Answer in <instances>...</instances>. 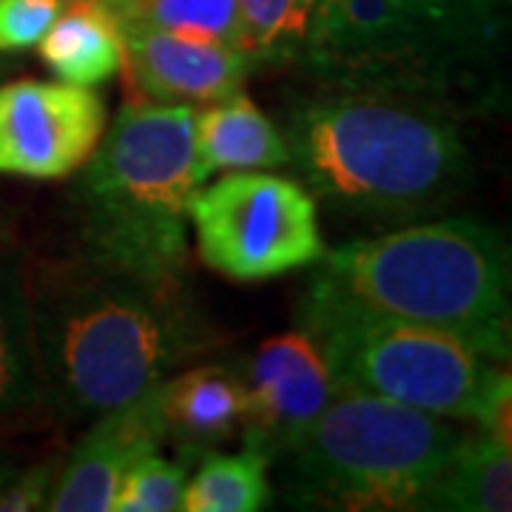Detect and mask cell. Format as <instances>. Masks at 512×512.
I'll return each mask as SVG.
<instances>
[{"label":"cell","mask_w":512,"mask_h":512,"mask_svg":"<svg viewBox=\"0 0 512 512\" xmlns=\"http://www.w3.org/2000/svg\"><path fill=\"white\" fill-rule=\"evenodd\" d=\"M188 470L177 461L148 453L143 456L126 478L120 481L114 495V512H174L183 510Z\"/></svg>","instance_id":"obj_21"},{"label":"cell","mask_w":512,"mask_h":512,"mask_svg":"<svg viewBox=\"0 0 512 512\" xmlns=\"http://www.w3.org/2000/svg\"><path fill=\"white\" fill-rule=\"evenodd\" d=\"M165 436L208 447L237 436L248 419V387L228 367H194L154 390Z\"/></svg>","instance_id":"obj_13"},{"label":"cell","mask_w":512,"mask_h":512,"mask_svg":"<svg viewBox=\"0 0 512 512\" xmlns=\"http://www.w3.org/2000/svg\"><path fill=\"white\" fill-rule=\"evenodd\" d=\"M481 427V433L493 436L495 441L512 447V379L510 370H501L495 367L493 379L487 384L484 396H481V404L476 410V419H473Z\"/></svg>","instance_id":"obj_23"},{"label":"cell","mask_w":512,"mask_h":512,"mask_svg":"<svg viewBox=\"0 0 512 512\" xmlns=\"http://www.w3.org/2000/svg\"><path fill=\"white\" fill-rule=\"evenodd\" d=\"M200 259L237 282L308 268L325 254L313 194L296 180L228 171L188 202Z\"/></svg>","instance_id":"obj_8"},{"label":"cell","mask_w":512,"mask_h":512,"mask_svg":"<svg viewBox=\"0 0 512 512\" xmlns=\"http://www.w3.org/2000/svg\"><path fill=\"white\" fill-rule=\"evenodd\" d=\"M106 3H109V6H114V3H120V0H106Z\"/></svg>","instance_id":"obj_28"},{"label":"cell","mask_w":512,"mask_h":512,"mask_svg":"<svg viewBox=\"0 0 512 512\" xmlns=\"http://www.w3.org/2000/svg\"><path fill=\"white\" fill-rule=\"evenodd\" d=\"M60 9L63 0H0V52L35 49Z\"/></svg>","instance_id":"obj_22"},{"label":"cell","mask_w":512,"mask_h":512,"mask_svg":"<svg viewBox=\"0 0 512 512\" xmlns=\"http://www.w3.org/2000/svg\"><path fill=\"white\" fill-rule=\"evenodd\" d=\"M407 9H413L421 18L439 23L441 29H447L450 35H456L458 40H464L473 52H478L484 46V40L470 29V23L461 12V3L458 0H402Z\"/></svg>","instance_id":"obj_25"},{"label":"cell","mask_w":512,"mask_h":512,"mask_svg":"<svg viewBox=\"0 0 512 512\" xmlns=\"http://www.w3.org/2000/svg\"><path fill=\"white\" fill-rule=\"evenodd\" d=\"M319 0H237L245 52L251 57L293 55L305 46Z\"/></svg>","instance_id":"obj_20"},{"label":"cell","mask_w":512,"mask_h":512,"mask_svg":"<svg viewBox=\"0 0 512 512\" xmlns=\"http://www.w3.org/2000/svg\"><path fill=\"white\" fill-rule=\"evenodd\" d=\"M458 3H461V12L470 23V29L484 43L501 32V23L507 20V9H510V0H458Z\"/></svg>","instance_id":"obj_26"},{"label":"cell","mask_w":512,"mask_h":512,"mask_svg":"<svg viewBox=\"0 0 512 512\" xmlns=\"http://www.w3.org/2000/svg\"><path fill=\"white\" fill-rule=\"evenodd\" d=\"M26 293L46 402L69 419H100L146 399L188 348L180 285L86 251L46 262Z\"/></svg>","instance_id":"obj_1"},{"label":"cell","mask_w":512,"mask_h":512,"mask_svg":"<svg viewBox=\"0 0 512 512\" xmlns=\"http://www.w3.org/2000/svg\"><path fill=\"white\" fill-rule=\"evenodd\" d=\"M12 476H15L12 464H9L6 458H0V487H3V484H6V481H9V478H12Z\"/></svg>","instance_id":"obj_27"},{"label":"cell","mask_w":512,"mask_h":512,"mask_svg":"<svg viewBox=\"0 0 512 512\" xmlns=\"http://www.w3.org/2000/svg\"><path fill=\"white\" fill-rule=\"evenodd\" d=\"M111 9L120 20H137L171 35L245 52L237 0H120Z\"/></svg>","instance_id":"obj_19"},{"label":"cell","mask_w":512,"mask_h":512,"mask_svg":"<svg viewBox=\"0 0 512 512\" xmlns=\"http://www.w3.org/2000/svg\"><path fill=\"white\" fill-rule=\"evenodd\" d=\"M512 507V447L481 433L458 441L419 510L507 512Z\"/></svg>","instance_id":"obj_17"},{"label":"cell","mask_w":512,"mask_h":512,"mask_svg":"<svg viewBox=\"0 0 512 512\" xmlns=\"http://www.w3.org/2000/svg\"><path fill=\"white\" fill-rule=\"evenodd\" d=\"M302 322L336 387L436 416L476 419L498 367L461 336L365 311L316 282L305 296Z\"/></svg>","instance_id":"obj_6"},{"label":"cell","mask_w":512,"mask_h":512,"mask_svg":"<svg viewBox=\"0 0 512 512\" xmlns=\"http://www.w3.org/2000/svg\"><path fill=\"white\" fill-rule=\"evenodd\" d=\"M458 441L444 416L339 387L291 450L299 498L336 510H419Z\"/></svg>","instance_id":"obj_5"},{"label":"cell","mask_w":512,"mask_h":512,"mask_svg":"<svg viewBox=\"0 0 512 512\" xmlns=\"http://www.w3.org/2000/svg\"><path fill=\"white\" fill-rule=\"evenodd\" d=\"M285 143L313 197L376 220L439 211L470 168L450 117L410 94L322 97L291 114Z\"/></svg>","instance_id":"obj_2"},{"label":"cell","mask_w":512,"mask_h":512,"mask_svg":"<svg viewBox=\"0 0 512 512\" xmlns=\"http://www.w3.org/2000/svg\"><path fill=\"white\" fill-rule=\"evenodd\" d=\"M43 63L74 86L94 89L123 69V29L106 0H72L37 43Z\"/></svg>","instance_id":"obj_15"},{"label":"cell","mask_w":512,"mask_h":512,"mask_svg":"<svg viewBox=\"0 0 512 512\" xmlns=\"http://www.w3.org/2000/svg\"><path fill=\"white\" fill-rule=\"evenodd\" d=\"M197 180L222 171H262L288 163V143L245 94H228L197 111L194 120Z\"/></svg>","instance_id":"obj_14"},{"label":"cell","mask_w":512,"mask_h":512,"mask_svg":"<svg viewBox=\"0 0 512 512\" xmlns=\"http://www.w3.org/2000/svg\"><path fill=\"white\" fill-rule=\"evenodd\" d=\"M322 259L313 282L336 296L510 359V248L493 225L450 217L353 239Z\"/></svg>","instance_id":"obj_3"},{"label":"cell","mask_w":512,"mask_h":512,"mask_svg":"<svg viewBox=\"0 0 512 512\" xmlns=\"http://www.w3.org/2000/svg\"><path fill=\"white\" fill-rule=\"evenodd\" d=\"M29 319L26 274L0 256V421H20L46 410Z\"/></svg>","instance_id":"obj_16"},{"label":"cell","mask_w":512,"mask_h":512,"mask_svg":"<svg viewBox=\"0 0 512 512\" xmlns=\"http://www.w3.org/2000/svg\"><path fill=\"white\" fill-rule=\"evenodd\" d=\"M248 447L271 456L293 450L316 416L336 396L328 362L308 330H288L265 339L248 376Z\"/></svg>","instance_id":"obj_10"},{"label":"cell","mask_w":512,"mask_h":512,"mask_svg":"<svg viewBox=\"0 0 512 512\" xmlns=\"http://www.w3.org/2000/svg\"><path fill=\"white\" fill-rule=\"evenodd\" d=\"M271 498L268 458L256 450L239 456L205 458L197 476L185 484V512H256Z\"/></svg>","instance_id":"obj_18"},{"label":"cell","mask_w":512,"mask_h":512,"mask_svg":"<svg viewBox=\"0 0 512 512\" xmlns=\"http://www.w3.org/2000/svg\"><path fill=\"white\" fill-rule=\"evenodd\" d=\"M106 103L86 86L18 80L0 86V174L63 180L92 157Z\"/></svg>","instance_id":"obj_9"},{"label":"cell","mask_w":512,"mask_h":512,"mask_svg":"<svg viewBox=\"0 0 512 512\" xmlns=\"http://www.w3.org/2000/svg\"><path fill=\"white\" fill-rule=\"evenodd\" d=\"M305 57L348 92L421 97L473 52L464 40L421 18L402 0H319Z\"/></svg>","instance_id":"obj_7"},{"label":"cell","mask_w":512,"mask_h":512,"mask_svg":"<svg viewBox=\"0 0 512 512\" xmlns=\"http://www.w3.org/2000/svg\"><path fill=\"white\" fill-rule=\"evenodd\" d=\"M120 20V18H117ZM128 86L157 103H214L242 92L254 57L234 46L171 35L120 20Z\"/></svg>","instance_id":"obj_11"},{"label":"cell","mask_w":512,"mask_h":512,"mask_svg":"<svg viewBox=\"0 0 512 512\" xmlns=\"http://www.w3.org/2000/svg\"><path fill=\"white\" fill-rule=\"evenodd\" d=\"M57 470L52 464H40L26 470L23 476H12L0 487V512H32L46 510L55 490Z\"/></svg>","instance_id":"obj_24"},{"label":"cell","mask_w":512,"mask_h":512,"mask_svg":"<svg viewBox=\"0 0 512 512\" xmlns=\"http://www.w3.org/2000/svg\"><path fill=\"white\" fill-rule=\"evenodd\" d=\"M191 103L134 100L86 160L77 180L86 254L180 285L188 202L197 194Z\"/></svg>","instance_id":"obj_4"},{"label":"cell","mask_w":512,"mask_h":512,"mask_svg":"<svg viewBox=\"0 0 512 512\" xmlns=\"http://www.w3.org/2000/svg\"><path fill=\"white\" fill-rule=\"evenodd\" d=\"M165 439L154 393L131 407L94 419L57 476L46 510L109 512L126 473Z\"/></svg>","instance_id":"obj_12"}]
</instances>
